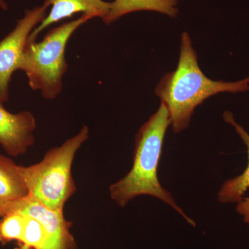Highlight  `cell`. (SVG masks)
Here are the masks:
<instances>
[{"mask_svg":"<svg viewBox=\"0 0 249 249\" xmlns=\"http://www.w3.org/2000/svg\"><path fill=\"white\" fill-rule=\"evenodd\" d=\"M249 91V76L235 82L210 79L201 71L197 54L189 34L183 33L178 66L167 73L156 87L155 93L169 113L175 133L189 126L197 106L220 93H238Z\"/></svg>","mask_w":249,"mask_h":249,"instance_id":"cell-1","label":"cell"},{"mask_svg":"<svg viewBox=\"0 0 249 249\" xmlns=\"http://www.w3.org/2000/svg\"><path fill=\"white\" fill-rule=\"evenodd\" d=\"M170 125L169 113L160 103L157 111L142 124L136 136L132 168L124 178L111 185L109 195L121 207H124L138 196H154L173 208L190 225L196 227V222L185 213L159 180V165L165 134Z\"/></svg>","mask_w":249,"mask_h":249,"instance_id":"cell-2","label":"cell"},{"mask_svg":"<svg viewBox=\"0 0 249 249\" xmlns=\"http://www.w3.org/2000/svg\"><path fill=\"white\" fill-rule=\"evenodd\" d=\"M89 134L88 127L83 126L74 137L48 150L38 163L29 166L18 165L30 197L49 209L63 211L77 190L72 176L75 156Z\"/></svg>","mask_w":249,"mask_h":249,"instance_id":"cell-3","label":"cell"},{"mask_svg":"<svg viewBox=\"0 0 249 249\" xmlns=\"http://www.w3.org/2000/svg\"><path fill=\"white\" fill-rule=\"evenodd\" d=\"M91 18L81 17L49 31L40 42L28 39L19 70L25 72L33 90L40 91L42 97L53 100L62 89V78L67 70L65 49L72 34Z\"/></svg>","mask_w":249,"mask_h":249,"instance_id":"cell-4","label":"cell"},{"mask_svg":"<svg viewBox=\"0 0 249 249\" xmlns=\"http://www.w3.org/2000/svg\"><path fill=\"white\" fill-rule=\"evenodd\" d=\"M47 8L43 4L26 10L24 17L18 21L14 30L0 41V101L2 103L9 101L11 77L19 70L29 36L46 18Z\"/></svg>","mask_w":249,"mask_h":249,"instance_id":"cell-5","label":"cell"},{"mask_svg":"<svg viewBox=\"0 0 249 249\" xmlns=\"http://www.w3.org/2000/svg\"><path fill=\"white\" fill-rule=\"evenodd\" d=\"M11 212L35 218L44 226L49 235L44 249H76V241L70 231L72 223L65 219L63 211L49 209L28 196L11 205L6 214Z\"/></svg>","mask_w":249,"mask_h":249,"instance_id":"cell-6","label":"cell"},{"mask_svg":"<svg viewBox=\"0 0 249 249\" xmlns=\"http://www.w3.org/2000/svg\"><path fill=\"white\" fill-rule=\"evenodd\" d=\"M0 101V146L8 155H24L35 142V117L29 111L13 114Z\"/></svg>","mask_w":249,"mask_h":249,"instance_id":"cell-7","label":"cell"},{"mask_svg":"<svg viewBox=\"0 0 249 249\" xmlns=\"http://www.w3.org/2000/svg\"><path fill=\"white\" fill-rule=\"evenodd\" d=\"M45 6H52L50 13L31 33L29 40H36L44 29L54 23L71 18L78 13L104 19L110 9L111 3L103 0H45Z\"/></svg>","mask_w":249,"mask_h":249,"instance_id":"cell-8","label":"cell"},{"mask_svg":"<svg viewBox=\"0 0 249 249\" xmlns=\"http://www.w3.org/2000/svg\"><path fill=\"white\" fill-rule=\"evenodd\" d=\"M28 196L29 191L18 165L0 154V217L7 213L11 205Z\"/></svg>","mask_w":249,"mask_h":249,"instance_id":"cell-9","label":"cell"},{"mask_svg":"<svg viewBox=\"0 0 249 249\" xmlns=\"http://www.w3.org/2000/svg\"><path fill=\"white\" fill-rule=\"evenodd\" d=\"M224 120L235 129L236 133L247 147L248 164L243 173L235 178L227 180L218 192L217 200L222 204L240 202L249 188V133L240 124L237 123L233 114L229 111H224Z\"/></svg>","mask_w":249,"mask_h":249,"instance_id":"cell-10","label":"cell"},{"mask_svg":"<svg viewBox=\"0 0 249 249\" xmlns=\"http://www.w3.org/2000/svg\"><path fill=\"white\" fill-rule=\"evenodd\" d=\"M141 11H155L169 17H177L178 0H114L103 20L106 24H111L124 15Z\"/></svg>","mask_w":249,"mask_h":249,"instance_id":"cell-11","label":"cell"},{"mask_svg":"<svg viewBox=\"0 0 249 249\" xmlns=\"http://www.w3.org/2000/svg\"><path fill=\"white\" fill-rule=\"evenodd\" d=\"M25 216L22 239L15 249H44L49 240L45 228L35 218Z\"/></svg>","mask_w":249,"mask_h":249,"instance_id":"cell-12","label":"cell"},{"mask_svg":"<svg viewBox=\"0 0 249 249\" xmlns=\"http://www.w3.org/2000/svg\"><path fill=\"white\" fill-rule=\"evenodd\" d=\"M25 216L11 212L0 217V243L2 245L13 241L19 242L24 232Z\"/></svg>","mask_w":249,"mask_h":249,"instance_id":"cell-13","label":"cell"},{"mask_svg":"<svg viewBox=\"0 0 249 249\" xmlns=\"http://www.w3.org/2000/svg\"><path fill=\"white\" fill-rule=\"evenodd\" d=\"M236 211L243 218L244 222L249 226V196L243 197L240 202L237 203Z\"/></svg>","mask_w":249,"mask_h":249,"instance_id":"cell-14","label":"cell"},{"mask_svg":"<svg viewBox=\"0 0 249 249\" xmlns=\"http://www.w3.org/2000/svg\"><path fill=\"white\" fill-rule=\"evenodd\" d=\"M0 7L3 10H7V4L4 0H0Z\"/></svg>","mask_w":249,"mask_h":249,"instance_id":"cell-15","label":"cell"}]
</instances>
